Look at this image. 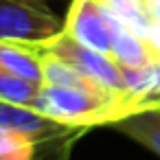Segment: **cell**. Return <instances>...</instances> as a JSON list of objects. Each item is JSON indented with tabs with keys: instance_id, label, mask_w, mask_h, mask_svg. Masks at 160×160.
I'll return each mask as SVG.
<instances>
[{
	"instance_id": "obj_12",
	"label": "cell",
	"mask_w": 160,
	"mask_h": 160,
	"mask_svg": "<svg viewBox=\"0 0 160 160\" xmlns=\"http://www.w3.org/2000/svg\"><path fill=\"white\" fill-rule=\"evenodd\" d=\"M38 145L13 129L0 127V160H35Z\"/></svg>"
},
{
	"instance_id": "obj_8",
	"label": "cell",
	"mask_w": 160,
	"mask_h": 160,
	"mask_svg": "<svg viewBox=\"0 0 160 160\" xmlns=\"http://www.w3.org/2000/svg\"><path fill=\"white\" fill-rule=\"evenodd\" d=\"M0 68L42 83V55L31 42L0 40Z\"/></svg>"
},
{
	"instance_id": "obj_3",
	"label": "cell",
	"mask_w": 160,
	"mask_h": 160,
	"mask_svg": "<svg viewBox=\"0 0 160 160\" xmlns=\"http://www.w3.org/2000/svg\"><path fill=\"white\" fill-rule=\"evenodd\" d=\"M62 29L64 20L55 16L48 0H0V40L40 42Z\"/></svg>"
},
{
	"instance_id": "obj_6",
	"label": "cell",
	"mask_w": 160,
	"mask_h": 160,
	"mask_svg": "<svg viewBox=\"0 0 160 160\" xmlns=\"http://www.w3.org/2000/svg\"><path fill=\"white\" fill-rule=\"evenodd\" d=\"M123 103L127 116L140 110L160 108V59L140 68H123Z\"/></svg>"
},
{
	"instance_id": "obj_5",
	"label": "cell",
	"mask_w": 160,
	"mask_h": 160,
	"mask_svg": "<svg viewBox=\"0 0 160 160\" xmlns=\"http://www.w3.org/2000/svg\"><path fill=\"white\" fill-rule=\"evenodd\" d=\"M64 31L79 44L110 55L114 18L103 5V0H70L64 18Z\"/></svg>"
},
{
	"instance_id": "obj_1",
	"label": "cell",
	"mask_w": 160,
	"mask_h": 160,
	"mask_svg": "<svg viewBox=\"0 0 160 160\" xmlns=\"http://www.w3.org/2000/svg\"><path fill=\"white\" fill-rule=\"evenodd\" d=\"M33 108L46 114L48 118H55L72 127H81V129L112 125L127 116V108L123 99L116 94L51 86V83H42Z\"/></svg>"
},
{
	"instance_id": "obj_4",
	"label": "cell",
	"mask_w": 160,
	"mask_h": 160,
	"mask_svg": "<svg viewBox=\"0 0 160 160\" xmlns=\"http://www.w3.org/2000/svg\"><path fill=\"white\" fill-rule=\"evenodd\" d=\"M0 127H7V129L29 136L38 145V151L46 147H57V149L68 151L72 140H77L81 134L88 132V129L48 118L46 114L38 112L31 105H18V103H7V101H0Z\"/></svg>"
},
{
	"instance_id": "obj_13",
	"label": "cell",
	"mask_w": 160,
	"mask_h": 160,
	"mask_svg": "<svg viewBox=\"0 0 160 160\" xmlns=\"http://www.w3.org/2000/svg\"><path fill=\"white\" fill-rule=\"evenodd\" d=\"M147 42L153 46V51L158 53V57H160V24H151V29H149V33H147Z\"/></svg>"
},
{
	"instance_id": "obj_14",
	"label": "cell",
	"mask_w": 160,
	"mask_h": 160,
	"mask_svg": "<svg viewBox=\"0 0 160 160\" xmlns=\"http://www.w3.org/2000/svg\"><path fill=\"white\" fill-rule=\"evenodd\" d=\"M142 2H145V0H142Z\"/></svg>"
},
{
	"instance_id": "obj_10",
	"label": "cell",
	"mask_w": 160,
	"mask_h": 160,
	"mask_svg": "<svg viewBox=\"0 0 160 160\" xmlns=\"http://www.w3.org/2000/svg\"><path fill=\"white\" fill-rule=\"evenodd\" d=\"M42 55V83H51V86H66V88H79V90H90V92H103V94H112L103 88H99L97 83H92L83 72H79L72 64L64 62L57 55L51 53H40ZM118 97V94H116Z\"/></svg>"
},
{
	"instance_id": "obj_7",
	"label": "cell",
	"mask_w": 160,
	"mask_h": 160,
	"mask_svg": "<svg viewBox=\"0 0 160 160\" xmlns=\"http://www.w3.org/2000/svg\"><path fill=\"white\" fill-rule=\"evenodd\" d=\"M110 57L123 68H140V66H147V64L160 59L158 53L153 51V46L147 42V38L127 29L116 18H114V35H112Z\"/></svg>"
},
{
	"instance_id": "obj_9",
	"label": "cell",
	"mask_w": 160,
	"mask_h": 160,
	"mask_svg": "<svg viewBox=\"0 0 160 160\" xmlns=\"http://www.w3.org/2000/svg\"><path fill=\"white\" fill-rule=\"evenodd\" d=\"M112 127L116 132L125 134L127 138L140 142L156 156H160V108L134 112V114L112 123Z\"/></svg>"
},
{
	"instance_id": "obj_2",
	"label": "cell",
	"mask_w": 160,
	"mask_h": 160,
	"mask_svg": "<svg viewBox=\"0 0 160 160\" xmlns=\"http://www.w3.org/2000/svg\"><path fill=\"white\" fill-rule=\"evenodd\" d=\"M31 44L40 53H51V55L62 57L64 62L72 64L79 72H83L92 83H97L99 88H103L112 94H118L123 99V68L110 55L79 44L64 29L48 40H40V42H31Z\"/></svg>"
},
{
	"instance_id": "obj_11",
	"label": "cell",
	"mask_w": 160,
	"mask_h": 160,
	"mask_svg": "<svg viewBox=\"0 0 160 160\" xmlns=\"http://www.w3.org/2000/svg\"><path fill=\"white\" fill-rule=\"evenodd\" d=\"M40 88H42V83H38V81L18 77L13 72H7L5 68H0V101L33 108Z\"/></svg>"
}]
</instances>
